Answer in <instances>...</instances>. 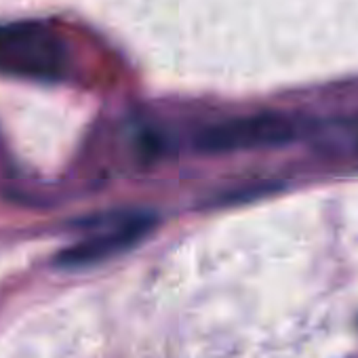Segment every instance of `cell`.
I'll return each instance as SVG.
<instances>
[{
  "label": "cell",
  "mask_w": 358,
  "mask_h": 358,
  "mask_svg": "<svg viewBox=\"0 0 358 358\" xmlns=\"http://www.w3.org/2000/svg\"><path fill=\"white\" fill-rule=\"evenodd\" d=\"M70 72V49L43 22L22 20L0 24V74L57 83Z\"/></svg>",
  "instance_id": "cell-1"
},
{
  "label": "cell",
  "mask_w": 358,
  "mask_h": 358,
  "mask_svg": "<svg viewBox=\"0 0 358 358\" xmlns=\"http://www.w3.org/2000/svg\"><path fill=\"white\" fill-rule=\"evenodd\" d=\"M154 228V217L152 215H129V217H120L118 224L103 228L99 232H95L93 236L64 249L57 259L55 266L64 268V270H78V268H91L97 266L101 262H108L129 249H133L135 245H139Z\"/></svg>",
  "instance_id": "cell-3"
},
{
  "label": "cell",
  "mask_w": 358,
  "mask_h": 358,
  "mask_svg": "<svg viewBox=\"0 0 358 358\" xmlns=\"http://www.w3.org/2000/svg\"><path fill=\"white\" fill-rule=\"evenodd\" d=\"M299 135V124L276 112L241 116L211 124L196 135V150L205 154H228L282 145Z\"/></svg>",
  "instance_id": "cell-2"
}]
</instances>
